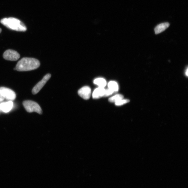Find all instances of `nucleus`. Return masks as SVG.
Listing matches in <instances>:
<instances>
[{
    "label": "nucleus",
    "instance_id": "obj_13",
    "mask_svg": "<svg viewBox=\"0 0 188 188\" xmlns=\"http://www.w3.org/2000/svg\"><path fill=\"white\" fill-rule=\"evenodd\" d=\"M123 96L120 94H117V95H115L113 97H111L109 98V101L111 102H116L119 100L123 99Z\"/></svg>",
    "mask_w": 188,
    "mask_h": 188
},
{
    "label": "nucleus",
    "instance_id": "obj_15",
    "mask_svg": "<svg viewBox=\"0 0 188 188\" xmlns=\"http://www.w3.org/2000/svg\"><path fill=\"white\" fill-rule=\"evenodd\" d=\"M114 93V92L111 89H110L108 88V89H105L104 97H108V96L112 95Z\"/></svg>",
    "mask_w": 188,
    "mask_h": 188
},
{
    "label": "nucleus",
    "instance_id": "obj_6",
    "mask_svg": "<svg viewBox=\"0 0 188 188\" xmlns=\"http://www.w3.org/2000/svg\"><path fill=\"white\" fill-rule=\"evenodd\" d=\"M3 57L6 60L16 61L18 60L20 58V55L15 50H8L4 52Z\"/></svg>",
    "mask_w": 188,
    "mask_h": 188
},
{
    "label": "nucleus",
    "instance_id": "obj_4",
    "mask_svg": "<svg viewBox=\"0 0 188 188\" xmlns=\"http://www.w3.org/2000/svg\"><path fill=\"white\" fill-rule=\"evenodd\" d=\"M0 93L8 101H12L16 99V95L11 89L4 87H0Z\"/></svg>",
    "mask_w": 188,
    "mask_h": 188
},
{
    "label": "nucleus",
    "instance_id": "obj_1",
    "mask_svg": "<svg viewBox=\"0 0 188 188\" xmlns=\"http://www.w3.org/2000/svg\"><path fill=\"white\" fill-rule=\"evenodd\" d=\"M40 65V62L36 59L23 58L19 61L15 68L18 71H28L37 69Z\"/></svg>",
    "mask_w": 188,
    "mask_h": 188
},
{
    "label": "nucleus",
    "instance_id": "obj_16",
    "mask_svg": "<svg viewBox=\"0 0 188 188\" xmlns=\"http://www.w3.org/2000/svg\"><path fill=\"white\" fill-rule=\"evenodd\" d=\"M4 99H5V98L2 96L1 93H0V102H3Z\"/></svg>",
    "mask_w": 188,
    "mask_h": 188
},
{
    "label": "nucleus",
    "instance_id": "obj_19",
    "mask_svg": "<svg viewBox=\"0 0 188 188\" xmlns=\"http://www.w3.org/2000/svg\"><path fill=\"white\" fill-rule=\"evenodd\" d=\"M14 70H16V68H14Z\"/></svg>",
    "mask_w": 188,
    "mask_h": 188
},
{
    "label": "nucleus",
    "instance_id": "obj_3",
    "mask_svg": "<svg viewBox=\"0 0 188 188\" xmlns=\"http://www.w3.org/2000/svg\"><path fill=\"white\" fill-rule=\"evenodd\" d=\"M25 110L29 113L36 112L41 114L42 111L40 106L37 102L32 100H25L23 102Z\"/></svg>",
    "mask_w": 188,
    "mask_h": 188
},
{
    "label": "nucleus",
    "instance_id": "obj_8",
    "mask_svg": "<svg viewBox=\"0 0 188 188\" xmlns=\"http://www.w3.org/2000/svg\"><path fill=\"white\" fill-rule=\"evenodd\" d=\"M13 106H14L13 102L12 101H9L0 104V109L3 112L8 113L12 110Z\"/></svg>",
    "mask_w": 188,
    "mask_h": 188
},
{
    "label": "nucleus",
    "instance_id": "obj_17",
    "mask_svg": "<svg viewBox=\"0 0 188 188\" xmlns=\"http://www.w3.org/2000/svg\"><path fill=\"white\" fill-rule=\"evenodd\" d=\"M185 73H186V76H187L188 75V68H187L186 71Z\"/></svg>",
    "mask_w": 188,
    "mask_h": 188
},
{
    "label": "nucleus",
    "instance_id": "obj_7",
    "mask_svg": "<svg viewBox=\"0 0 188 188\" xmlns=\"http://www.w3.org/2000/svg\"><path fill=\"white\" fill-rule=\"evenodd\" d=\"M78 95L85 100H88L90 97L91 90L88 86H84L80 89L78 92Z\"/></svg>",
    "mask_w": 188,
    "mask_h": 188
},
{
    "label": "nucleus",
    "instance_id": "obj_14",
    "mask_svg": "<svg viewBox=\"0 0 188 188\" xmlns=\"http://www.w3.org/2000/svg\"><path fill=\"white\" fill-rule=\"evenodd\" d=\"M130 100L128 99H122L119 100L117 102L115 103L116 105L117 106H120L123 105L129 102Z\"/></svg>",
    "mask_w": 188,
    "mask_h": 188
},
{
    "label": "nucleus",
    "instance_id": "obj_10",
    "mask_svg": "<svg viewBox=\"0 0 188 188\" xmlns=\"http://www.w3.org/2000/svg\"><path fill=\"white\" fill-rule=\"evenodd\" d=\"M170 24L168 23H162L157 25L155 28V32L156 34H160L164 31L169 27Z\"/></svg>",
    "mask_w": 188,
    "mask_h": 188
},
{
    "label": "nucleus",
    "instance_id": "obj_11",
    "mask_svg": "<svg viewBox=\"0 0 188 188\" xmlns=\"http://www.w3.org/2000/svg\"><path fill=\"white\" fill-rule=\"evenodd\" d=\"M93 82L94 84L97 85L99 87H104V88H105L107 85L106 80L102 78H96L94 80Z\"/></svg>",
    "mask_w": 188,
    "mask_h": 188
},
{
    "label": "nucleus",
    "instance_id": "obj_5",
    "mask_svg": "<svg viewBox=\"0 0 188 188\" xmlns=\"http://www.w3.org/2000/svg\"><path fill=\"white\" fill-rule=\"evenodd\" d=\"M51 75L50 74L46 75L43 77L42 80L39 82L33 88L32 91V93L33 95H36L39 92L48 80L51 78Z\"/></svg>",
    "mask_w": 188,
    "mask_h": 188
},
{
    "label": "nucleus",
    "instance_id": "obj_2",
    "mask_svg": "<svg viewBox=\"0 0 188 188\" xmlns=\"http://www.w3.org/2000/svg\"><path fill=\"white\" fill-rule=\"evenodd\" d=\"M1 23L9 29L15 31L25 32L27 30L25 24L19 20L14 17L2 19Z\"/></svg>",
    "mask_w": 188,
    "mask_h": 188
},
{
    "label": "nucleus",
    "instance_id": "obj_20",
    "mask_svg": "<svg viewBox=\"0 0 188 188\" xmlns=\"http://www.w3.org/2000/svg\"><path fill=\"white\" fill-rule=\"evenodd\" d=\"M0 111H1V109H0Z\"/></svg>",
    "mask_w": 188,
    "mask_h": 188
},
{
    "label": "nucleus",
    "instance_id": "obj_9",
    "mask_svg": "<svg viewBox=\"0 0 188 188\" xmlns=\"http://www.w3.org/2000/svg\"><path fill=\"white\" fill-rule=\"evenodd\" d=\"M105 89L104 87H98L93 92L92 97L94 99H98L104 97Z\"/></svg>",
    "mask_w": 188,
    "mask_h": 188
},
{
    "label": "nucleus",
    "instance_id": "obj_18",
    "mask_svg": "<svg viewBox=\"0 0 188 188\" xmlns=\"http://www.w3.org/2000/svg\"><path fill=\"white\" fill-rule=\"evenodd\" d=\"M2 29H1V28H0V33H1L2 32Z\"/></svg>",
    "mask_w": 188,
    "mask_h": 188
},
{
    "label": "nucleus",
    "instance_id": "obj_12",
    "mask_svg": "<svg viewBox=\"0 0 188 188\" xmlns=\"http://www.w3.org/2000/svg\"><path fill=\"white\" fill-rule=\"evenodd\" d=\"M108 88L112 90L114 92H117L119 91V86L117 82L111 81L108 84Z\"/></svg>",
    "mask_w": 188,
    "mask_h": 188
}]
</instances>
